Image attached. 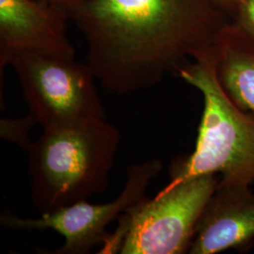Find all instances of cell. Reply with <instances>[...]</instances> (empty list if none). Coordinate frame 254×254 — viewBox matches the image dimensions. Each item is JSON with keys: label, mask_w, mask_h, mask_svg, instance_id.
Returning a JSON list of instances; mask_svg holds the SVG:
<instances>
[{"label": "cell", "mask_w": 254, "mask_h": 254, "mask_svg": "<svg viewBox=\"0 0 254 254\" xmlns=\"http://www.w3.org/2000/svg\"><path fill=\"white\" fill-rule=\"evenodd\" d=\"M220 177L202 175L166 186L153 199L142 198L119 218L103 243L102 254H189L211 195Z\"/></svg>", "instance_id": "cell-4"}, {"label": "cell", "mask_w": 254, "mask_h": 254, "mask_svg": "<svg viewBox=\"0 0 254 254\" xmlns=\"http://www.w3.org/2000/svg\"><path fill=\"white\" fill-rule=\"evenodd\" d=\"M213 2L232 20L241 0H213Z\"/></svg>", "instance_id": "cell-12"}, {"label": "cell", "mask_w": 254, "mask_h": 254, "mask_svg": "<svg viewBox=\"0 0 254 254\" xmlns=\"http://www.w3.org/2000/svg\"><path fill=\"white\" fill-rule=\"evenodd\" d=\"M69 9L48 0H0V69L23 53L74 58Z\"/></svg>", "instance_id": "cell-7"}, {"label": "cell", "mask_w": 254, "mask_h": 254, "mask_svg": "<svg viewBox=\"0 0 254 254\" xmlns=\"http://www.w3.org/2000/svg\"><path fill=\"white\" fill-rule=\"evenodd\" d=\"M232 22L254 38V0H241Z\"/></svg>", "instance_id": "cell-11"}, {"label": "cell", "mask_w": 254, "mask_h": 254, "mask_svg": "<svg viewBox=\"0 0 254 254\" xmlns=\"http://www.w3.org/2000/svg\"><path fill=\"white\" fill-rule=\"evenodd\" d=\"M48 1H51L53 3L64 6L66 9H71L75 8L76 6L81 5L89 0H48Z\"/></svg>", "instance_id": "cell-13"}, {"label": "cell", "mask_w": 254, "mask_h": 254, "mask_svg": "<svg viewBox=\"0 0 254 254\" xmlns=\"http://www.w3.org/2000/svg\"><path fill=\"white\" fill-rule=\"evenodd\" d=\"M176 75L202 94L203 110L195 149L173 162L167 186L211 174L222 184L252 186L254 114L240 109L222 88L215 47L183 65Z\"/></svg>", "instance_id": "cell-3"}, {"label": "cell", "mask_w": 254, "mask_h": 254, "mask_svg": "<svg viewBox=\"0 0 254 254\" xmlns=\"http://www.w3.org/2000/svg\"><path fill=\"white\" fill-rule=\"evenodd\" d=\"M162 169L163 163L159 159L128 167L126 185L112 201L96 204L81 200L37 218H21L6 209L0 215V223L6 229L16 231L53 230L64 237L61 248L40 250L41 254H88L94 246L104 243L109 235L106 228L110 222L144 198L151 182Z\"/></svg>", "instance_id": "cell-6"}, {"label": "cell", "mask_w": 254, "mask_h": 254, "mask_svg": "<svg viewBox=\"0 0 254 254\" xmlns=\"http://www.w3.org/2000/svg\"><path fill=\"white\" fill-rule=\"evenodd\" d=\"M218 80L240 109L254 114V38L231 22L215 44Z\"/></svg>", "instance_id": "cell-9"}, {"label": "cell", "mask_w": 254, "mask_h": 254, "mask_svg": "<svg viewBox=\"0 0 254 254\" xmlns=\"http://www.w3.org/2000/svg\"><path fill=\"white\" fill-rule=\"evenodd\" d=\"M9 65L18 78L28 113L44 130L105 119L96 77L87 63L74 58L23 53Z\"/></svg>", "instance_id": "cell-5"}, {"label": "cell", "mask_w": 254, "mask_h": 254, "mask_svg": "<svg viewBox=\"0 0 254 254\" xmlns=\"http://www.w3.org/2000/svg\"><path fill=\"white\" fill-rule=\"evenodd\" d=\"M69 12L96 80L120 95L176 74L232 22L213 0H89Z\"/></svg>", "instance_id": "cell-1"}, {"label": "cell", "mask_w": 254, "mask_h": 254, "mask_svg": "<svg viewBox=\"0 0 254 254\" xmlns=\"http://www.w3.org/2000/svg\"><path fill=\"white\" fill-rule=\"evenodd\" d=\"M36 121L28 113L27 116L20 119H2L0 122L1 138L15 143L25 151L32 143L29 132Z\"/></svg>", "instance_id": "cell-10"}, {"label": "cell", "mask_w": 254, "mask_h": 254, "mask_svg": "<svg viewBox=\"0 0 254 254\" xmlns=\"http://www.w3.org/2000/svg\"><path fill=\"white\" fill-rule=\"evenodd\" d=\"M121 134L106 119L44 130L27 152L31 200L41 215L107 190Z\"/></svg>", "instance_id": "cell-2"}, {"label": "cell", "mask_w": 254, "mask_h": 254, "mask_svg": "<svg viewBox=\"0 0 254 254\" xmlns=\"http://www.w3.org/2000/svg\"><path fill=\"white\" fill-rule=\"evenodd\" d=\"M254 243V192L251 186L218 182L196 228L189 254L249 251Z\"/></svg>", "instance_id": "cell-8"}]
</instances>
